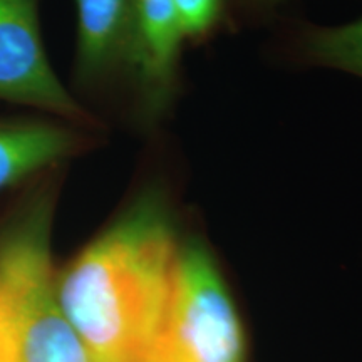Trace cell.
<instances>
[{"instance_id": "obj_5", "label": "cell", "mask_w": 362, "mask_h": 362, "mask_svg": "<svg viewBox=\"0 0 362 362\" xmlns=\"http://www.w3.org/2000/svg\"><path fill=\"white\" fill-rule=\"evenodd\" d=\"M183 40L173 0H134L124 66L149 123L160 119L176 96Z\"/></svg>"}, {"instance_id": "obj_9", "label": "cell", "mask_w": 362, "mask_h": 362, "mask_svg": "<svg viewBox=\"0 0 362 362\" xmlns=\"http://www.w3.org/2000/svg\"><path fill=\"white\" fill-rule=\"evenodd\" d=\"M185 39L208 37L228 11L230 0H173Z\"/></svg>"}, {"instance_id": "obj_10", "label": "cell", "mask_w": 362, "mask_h": 362, "mask_svg": "<svg viewBox=\"0 0 362 362\" xmlns=\"http://www.w3.org/2000/svg\"><path fill=\"white\" fill-rule=\"evenodd\" d=\"M0 362H19L2 307H0Z\"/></svg>"}, {"instance_id": "obj_11", "label": "cell", "mask_w": 362, "mask_h": 362, "mask_svg": "<svg viewBox=\"0 0 362 362\" xmlns=\"http://www.w3.org/2000/svg\"><path fill=\"white\" fill-rule=\"evenodd\" d=\"M232 2L238 8H242L243 12L265 13L275 11V8L282 6L287 0H230V6H232Z\"/></svg>"}, {"instance_id": "obj_3", "label": "cell", "mask_w": 362, "mask_h": 362, "mask_svg": "<svg viewBox=\"0 0 362 362\" xmlns=\"http://www.w3.org/2000/svg\"><path fill=\"white\" fill-rule=\"evenodd\" d=\"M158 362H245V336L228 287L200 240L180 245Z\"/></svg>"}, {"instance_id": "obj_6", "label": "cell", "mask_w": 362, "mask_h": 362, "mask_svg": "<svg viewBox=\"0 0 362 362\" xmlns=\"http://www.w3.org/2000/svg\"><path fill=\"white\" fill-rule=\"evenodd\" d=\"M74 2L78 12V78L84 83H98L124 66L134 0Z\"/></svg>"}, {"instance_id": "obj_1", "label": "cell", "mask_w": 362, "mask_h": 362, "mask_svg": "<svg viewBox=\"0 0 362 362\" xmlns=\"http://www.w3.org/2000/svg\"><path fill=\"white\" fill-rule=\"evenodd\" d=\"M180 245L168 198L149 187L56 275L90 362H158Z\"/></svg>"}, {"instance_id": "obj_7", "label": "cell", "mask_w": 362, "mask_h": 362, "mask_svg": "<svg viewBox=\"0 0 362 362\" xmlns=\"http://www.w3.org/2000/svg\"><path fill=\"white\" fill-rule=\"evenodd\" d=\"M81 139L64 126L37 119H0V192L64 160Z\"/></svg>"}, {"instance_id": "obj_4", "label": "cell", "mask_w": 362, "mask_h": 362, "mask_svg": "<svg viewBox=\"0 0 362 362\" xmlns=\"http://www.w3.org/2000/svg\"><path fill=\"white\" fill-rule=\"evenodd\" d=\"M0 99L79 123L90 119L49 62L39 0H0Z\"/></svg>"}, {"instance_id": "obj_8", "label": "cell", "mask_w": 362, "mask_h": 362, "mask_svg": "<svg viewBox=\"0 0 362 362\" xmlns=\"http://www.w3.org/2000/svg\"><path fill=\"white\" fill-rule=\"evenodd\" d=\"M302 47L315 64L362 79V17L339 25L309 27Z\"/></svg>"}, {"instance_id": "obj_2", "label": "cell", "mask_w": 362, "mask_h": 362, "mask_svg": "<svg viewBox=\"0 0 362 362\" xmlns=\"http://www.w3.org/2000/svg\"><path fill=\"white\" fill-rule=\"evenodd\" d=\"M52 214V193H37L0 237V305L19 362H90L59 304Z\"/></svg>"}]
</instances>
